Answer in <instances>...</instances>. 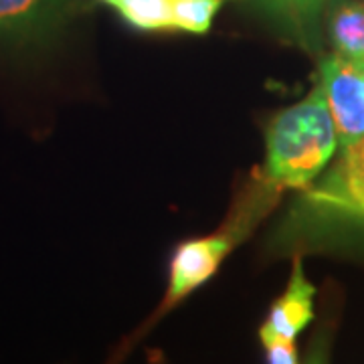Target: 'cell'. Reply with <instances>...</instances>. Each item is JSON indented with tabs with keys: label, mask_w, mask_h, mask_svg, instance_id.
<instances>
[{
	"label": "cell",
	"mask_w": 364,
	"mask_h": 364,
	"mask_svg": "<svg viewBox=\"0 0 364 364\" xmlns=\"http://www.w3.org/2000/svg\"><path fill=\"white\" fill-rule=\"evenodd\" d=\"M263 184L272 191H308L338 148V136L322 90L273 117L265 130Z\"/></svg>",
	"instance_id": "cell-1"
},
{
	"label": "cell",
	"mask_w": 364,
	"mask_h": 364,
	"mask_svg": "<svg viewBox=\"0 0 364 364\" xmlns=\"http://www.w3.org/2000/svg\"><path fill=\"white\" fill-rule=\"evenodd\" d=\"M299 213L306 221L364 225V138L340 150L330 172L306 191Z\"/></svg>",
	"instance_id": "cell-2"
},
{
	"label": "cell",
	"mask_w": 364,
	"mask_h": 364,
	"mask_svg": "<svg viewBox=\"0 0 364 364\" xmlns=\"http://www.w3.org/2000/svg\"><path fill=\"white\" fill-rule=\"evenodd\" d=\"M318 87L332 114L338 148H350L364 138V69L330 53L320 61Z\"/></svg>",
	"instance_id": "cell-3"
},
{
	"label": "cell",
	"mask_w": 364,
	"mask_h": 364,
	"mask_svg": "<svg viewBox=\"0 0 364 364\" xmlns=\"http://www.w3.org/2000/svg\"><path fill=\"white\" fill-rule=\"evenodd\" d=\"M235 243L237 235L229 231L182 243L170 263L168 294L164 299L166 308L186 298L193 289L203 286L208 277H213Z\"/></svg>",
	"instance_id": "cell-4"
},
{
	"label": "cell",
	"mask_w": 364,
	"mask_h": 364,
	"mask_svg": "<svg viewBox=\"0 0 364 364\" xmlns=\"http://www.w3.org/2000/svg\"><path fill=\"white\" fill-rule=\"evenodd\" d=\"M334 0H251L269 23L284 37L308 53H318L322 47V28L326 13Z\"/></svg>",
	"instance_id": "cell-5"
},
{
	"label": "cell",
	"mask_w": 364,
	"mask_h": 364,
	"mask_svg": "<svg viewBox=\"0 0 364 364\" xmlns=\"http://www.w3.org/2000/svg\"><path fill=\"white\" fill-rule=\"evenodd\" d=\"M314 318V286L304 275L301 261L296 259L286 294L269 310L265 324L261 326V340H296L299 332Z\"/></svg>",
	"instance_id": "cell-6"
},
{
	"label": "cell",
	"mask_w": 364,
	"mask_h": 364,
	"mask_svg": "<svg viewBox=\"0 0 364 364\" xmlns=\"http://www.w3.org/2000/svg\"><path fill=\"white\" fill-rule=\"evenodd\" d=\"M324 26L334 53L364 69V0H334Z\"/></svg>",
	"instance_id": "cell-7"
},
{
	"label": "cell",
	"mask_w": 364,
	"mask_h": 364,
	"mask_svg": "<svg viewBox=\"0 0 364 364\" xmlns=\"http://www.w3.org/2000/svg\"><path fill=\"white\" fill-rule=\"evenodd\" d=\"M73 0H0V33H37L63 18Z\"/></svg>",
	"instance_id": "cell-8"
},
{
	"label": "cell",
	"mask_w": 364,
	"mask_h": 364,
	"mask_svg": "<svg viewBox=\"0 0 364 364\" xmlns=\"http://www.w3.org/2000/svg\"><path fill=\"white\" fill-rule=\"evenodd\" d=\"M112 6L140 31H174L172 0H116Z\"/></svg>",
	"instance_id": "cell-9"
},
{
	"label": "cell",
	"mask_w": 364,
	"mask_h": 364,
	"mask_svg": "<svg viewBox=\"0 0 364 364\" xmlns=\"http://www.w3.org/2000/svg\"><path fill=\"white\" fill-rule=\"evenodd\" d=\"M225 0H172L174 31L205 35Z\"/></svg>",
	"instance_id": "cell-10"
},
{
	"label": "cell",
	"mask_w": 364,
	"mask_h": 364,
	"mask_svg": "<svg viewBox=\"0 0 364 364\" xmlns=\"http://www.w3.org/2000/svg\"><path fill=\"white\" fill-rule=\"evenodd\" d=\"M261 342L267 350V363L269 364H299L294 340L269 338L261 340Z\"/></svg>",
	"instance_id": "cell-11"
},
{
	"label": "cell",
	"mask_w": 364,
	"mask_h": 364,
	"mask_svg": "<svg viewBox=\"0 0 364 364\" xmlns=\"http://www.w3.org/2000/svg\"><path fill=\"white\" fill-rule=\"evenodd\" d=\"M306 364H326V350H324V344L320 342L316 348L310 354V358H308V363Z\"/></svg>",
	"instance_id": "cell-12"
},
{
	"label": "cell",
	"mask_w": 364,
	"mask_h": 364,
	"mask_svg": "<svg viewBox=\"0 0 364 364\" xmlns=\"http://www.w3.org/2000/svg\"><path fill=\"white\" fill-rule=\"evenodd\" d=\"M102 2H105V4H109V6H112V4H114L116 0H102Z\"/></svg>",
	"instance_id": "cell-13"
},
{
	"label": "cell",
	"mask_w": 364,
	"mask_h": 364,
	"mask_svg": "<svg viewBox=\"0 0 364 364\" xmlns=\"http://www.w3.org/2000/svg\"><path fill=\"white\" fill-rule=\"evenodd\" d=\"M241 2H251V0H241Z\"/></svg>",
	"instance_id": "cell-14"
}]
</instances>
